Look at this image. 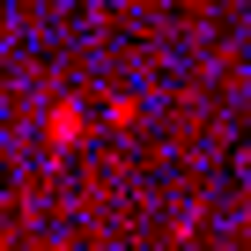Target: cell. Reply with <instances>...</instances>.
I'll return each instance as SVG.
<instances>
[{
    "mask_svg": "<svg viewBox=\"0 0 251 251\" xmlns=\"http://www.w3.org/2000/svg\"><path fill=\"white\" fill-rule=\"evenodd\" d=\"M81 133H89V118H81V103H52L45 111V141L67 155V148H81Z\"/></svg>",
    "mask_w": 251,
    "mask_h": 251,
    "instance_id": "6da1fadb",
    "label": "cell"
},
{
    "mask_svg": "<svg viewBox=\"0 0 251 251\" xmlns=\"http://www.w3.org/2000/svg\"><path fill=\"white\" fill-rule=\"evenodd\" d=\"M0 251H8V236H0Z\"/></svg>",
    "mask_w": 251,
    "mask_h": 251,
    "instance_id": "7a4b0ae2",
    "label": "cell"
}]
</instances>
